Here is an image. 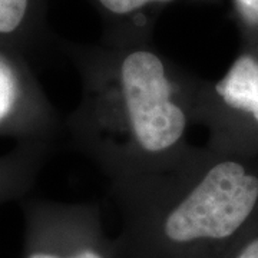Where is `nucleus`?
<instances>
[{"instance_id":"obj_8","label":"nucleus","mask_w":258,"mask_h":258,"mask_svg":"<svg viewBox=\"0 0 258 258\" xmlns=\"http://www.w3.org/2000/svg\"><path fill=\"white\" fill-rule=\"evenodd\" d=\"M98 12L103 35H154L162 10L181 2L203 0H86Z\"/></svg>"},{"instance_id":"obj_2","label":"nucleus","mask_w":258,"mask_h":258,"mask_svg":"<svg viewBox=\"0 0 258 258\" xmlns=\"http://www.w3.org/2000/svg\"><path fill=\"white\" fill-rule=\"evenodd\" d=\"M118 258H215L258 222V155L192 145L169 165L119 182Z\"/></svg>"},{"instance_id":"obj_1","label":"nucleus","mask_w":258,"mask_h":258,"mask_svg":"<svg viewBox=\"0 0 258 258\" xmlns=\"http://www.w3.org/2000/svg\"><path fill=\"white\" fill-rule=\"evenodd\" d=\"M56 47L81 79L62 135L109 182L157 171L195 145L204 78L164 55L154 35L102 33L96 43L57 36Z\"/></svg>"},{"instance_id":"obj_9","label":"nucleus","mask_w":258,"mask_h":258,"mask_svg":"<svg viewBox=\"0 0 258 258\" xmlns=\"http://www.w3.org/2000/svg\"><path fill=\"white\" fill-rule=\"evenodd\" d=\"M232 9L247 36L245 46H258V0H231Z\"/></svg>"},{"instance_id":"obj_6","label":"nucleus","mask_w":258,"mask_h":258,"mask_svg":"<svg viewBox=\"0 0 258 258\" xmlns=\"http://www.w3.org/2000/svg\"><path fill=\"white\" fill-rule=\"evenodd\" d=\"M50 0H0V40L28 55L56 47L57 36L47 28Z\"/></svg>"},{"instance_id":"obj_10","label":"nucleus","mask_w":258,"mask_h":258,"mask_svg":"<svg viewBox=\"0 0 258 258\" xmlns=\"http://www.w3.org/2000/svg\"><path fill=\"white\" fill-rule=\"evenodd\" d=\"M215 258H258V222Z\"/></svg>"},{"instance_id":"obj_3","label":"nucleus","mask_w":258,"mask_h":258,"mask_svg":"<svg viewBox=\"0 0 258 258\" xmlns=\"http://www.w3.org/2000/svg\"><path fill=\"white\" fill-rule=\"evenodd\" d=\"M19 205L25 224L23 258H118L98 203L26 197Z\"/></svg>"},{"instance_id":"obj_4","label":"nucleus","mask_w":258,"mask_h":258,"mask_svg":"<svg viewBox=\"0 0 258 258\" xmlns=\"http://www.w3.org/2000/svg\"><path fill=\"white\" fill-rule=\"evenodd\" d=\"M200 125L208 145L258 155V46H244L218 81L204 78Z\"/></svg>"},{"instance_id":"obj_5","label":"nucleus","mask_w":258,"mask_h":258,"mask_svg":"<svg viewBox=\"0 0 258 258\" xmlns=\"http://www.w3.org/2000/svg\"><path fill=\"white\" fill-rule=\"evenodd\" d=\"M62 134L63 120L39 82L30 55L0 40V138L55 142Z\"/></svg>"},{"instance_id":"obj_7","label":"nucleus","mask_w":258,"mask_h":258,"mask_svg":"<svg viewBox=\"0 0 258 258\" xmlns=\"http://www.w3.org/2000/svg\"><path fill=\"white\" fill-rule=\"evenodd\" d=\"M53 148L52 141H25L0 155V205L29 197Z\"/></svg>"}]
</instances>
